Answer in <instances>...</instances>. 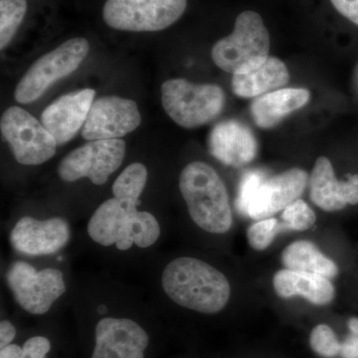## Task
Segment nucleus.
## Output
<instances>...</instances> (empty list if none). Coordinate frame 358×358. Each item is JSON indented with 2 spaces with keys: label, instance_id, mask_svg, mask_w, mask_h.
Instances as JSON below:
<instances>
[{
  "label": "nucleus",
  "instance_id": "obj_1",
  "mask_svg": "<svg viewBox=\"0 0 358 358\" xmlns=\"http://www.w3.org/2000/svg\"><path fill=\"white\" fill-rule=\"evenodd\" d=\"M162 284L176 305L204 315L220 313L229 303L231 286L226 275L192 257H179L167 264Z\"/></svg>",
  "mask_w": 358,
  "mask_h": 358
},
{
  "label": "nucleus",
  "instance_id": "obj_2",
  "mask_svg": "<svg viewBox=\"0 0 358 358\" xmlns=\"http://www.w3.org/2000/svg\"><path fill=\"white\" fill-rule=\"evenodd\" d=\"M179 189L193 222L211 234H225L233 225L229 194L213 167L202 162L187 164L179 176Z\"/></svg>",
  "mask_w": 358,
  "mask_h": 358
},
{
  "label": "nucleus",
  "instance_id": "obj_3",
  "mask_svg": "<svg viewBox=\"0 0 358 358\" xmlns=\"http://www.w3.org/2000/svg\"><path fill=\"white\" fill-rule=\"evenodd\" d=\"M88 234L96 244L110 247L115 245L121 251L134 245L140 248L152 246L160 236L159 221L148 211H138L117 199L103 202L88 222Z\"/></svg>",
  "mask_w": 358,
  "mask_h": 358
},
{
  "label": "nucleus",
  "instance_id": "obj_4",
  "mask_svg": "<svg viewBox=\"0 0 358 358\" xmlns=\"http://www.w3.org/2000/svg\"><path fill=\"white\" fill-rule=\"evenodd\" d=\"M270 35L260 14L244 11L235 21L234 30L219 40L211 56L217 67L234 74L248 73L268 58Z\"/></svg>",
  "mask_w": 358,
  "mask_h": 358
},
{
  "label": "nucleus",
  "instance_id": "obj_5",
  "mask_svg": "<svg viewBox=\"0 0 358 358\" xmlns=\"http://www.w3.org/2000/svg\"><path fill=\"white\" fill-rule=\"evenodd\" d=\"M162 101L166 114L176 124L185 129H195L221 114L225 94L218 85L173 79L162 84Z\"/></svg>",
  "mask_w": 358,
  "mask_h": 358
},
{
  "label": "nucleus",
  "instance_id": "obj_6",
  "mask_svg": "<svg viewBox=\"0 0 358 358\" xmlns=\"http://www.w3.org/2000/svg\"><path fill=\"white\" fill-rule=\"evenodd\" d=\"M89 50L90 44L86 39L72 38L45 54L21 78L14 91L16 102L30 103L38 100L55 82L75 72Z\"/></svg>",
  "mask_w": 358,
  "mask_h": 358
},
{
  "label": "nucleus",
  "instance_id": "obj_7",
  "mask_svg": "<svg viewBox=\"0 0 358 358\" xmlns=\"http://www.w3.org/2000/svg\"><path fill=\"white\" fill-rule=\"evenodd\" d=\"M186 6L187 0H107L103 16L114 29L155 32L176 22Z\"/></svg>",
  "mask_w": 358,
  "mask_h": 358
},
{
  "label": "nucleus",
  "instance_id": "obj_8",
  "mask_svg": "<svg viewBox=\"0 0 358 358\" xmlns=\"http://www.w3.org/2000/svg\"><path fill=\"white\" fill-rule=\"evenodd\" d=\"M0 129L14 157L23 166H39L56 154L55 138L24 109L16 106L8 108L2 115Z\"/></svg>",
  "mask_w": 358,
  "mask_h": 358
},
{
  "label": "nucleus",
  "instance_id": "obj_9",
  "mask_svg": "<svg viewBox=\"0 0 358 358\" xmlns=\"http://www.w3.org/2000/svg\"><path fill=\"white\" fill-rule=\"evenodd\" d=\"M6 281L16 303L31 315L48 312L66 292L64 275L60 270L47 268L36 271L23 261L10 266Z\"/></svg>",
  "mask_w": 358,
  "mask_h": 358
},
{
  "label": "nucleus",
  "instance_id": "obj_10",
  "mask_svg": "<svg viewBox=\"0 0 358 358\" xmlns=\"http://www.w3.org/2000/svg\"><path fill=\"white\" fill-rule=\"evenodd\" d=\"M126 155V143L121 138L90 141L72 150L61 160L58 174L66 182L89 178L103 185L119 169Z\"/></svg>",
  "mask_w": 358,
  "mask_h": 358
},
{
  "label": "nucleus",
  "instance_id": "obj_11",
  "mask_svg": "<svg viewBox=\"0 0 358 358\" xmlns=\"http://www.w3.org/2000/svg\"><path fill=\"white\" fill-rule=\"evenodd\" d=\"M141 117L133 100L120 96H102L94 101L82 129L87 141L115 140L140 127Z\"/></svg>",
  "mask_w": 358,
  "mask_h": 358
},
{
  "label": "nucleus",
  "instance_id": "obj_12",
  "mask_svg": "<svg viewBox=\"0 0 358 358\" xmlns=\"http://www.w3.org/2000/svg\"><path fill=\"white\" fill-rule=\"evenodd\" d=\"M310 176L301 169H291L265 178L247 209V217L253 220L271 218L289 204L300 199L308 185Z\"/></svg>",
  "mask_w": 358,
  "mask_h": 358
},
{
  "label": "nucleus",
  "instance_id": "obj_13",
  "mask_svg": "<svg viewBox=\"0 0 358 358\" xmlns=\"http://www.w3.org/2000/svg\"><path fill=\"white\" fill-rule=\"evenodd\" d=\"M91 358H145L150 338L133 320L103 317L96 324Z\"/></svg>",
  "mask_w": 358,
  "mask_h": 358
},
{
  "label": "nucleus",
  "instance_id": "obj_14",
  "mask_svg": "<svg viewBox=\"0 0 358 358\" xmlns=\"http://www.w3.org/2000/svg\"><path fill=\"white\" fill-rule=\"evenodd\" d=\"M69 239V224L61 217L38 220L24 216L10 232L13 248L29 256L51 255L64 248Z\"/></svg>",
  "mask_w": 358,
  "mask_h": 358
},
{
  "label": "nucleus",
  "instance_id": "obj_15",
  "mask_svg": "<svg viewBox=\"0 0 358 358\" xmlns=\"http://www.w3.org/2000/svg\"><path fill=\"white\" fill-rule=\"evenodd\" d=\"M308 188L313 203L324 211H338L358 203V174H348L338 180L333 164L326 157H320L315 162Z\"/></svg>",
  "mask_w": 358,
  "mask_h": 358
},
{
  "label": "nucleus",
  "instance_id": "obj_16",
  "mask_svg": "<svg viewBox=\"0 0 358 358\" xmlns=\"http://www.w3.org/2000/svg\"><path fill=\"white\" fill-rule=\"evenodd\" d=\"M95 95L94 90H79L61 96L43 110L41 122L58 145H65L83 128Z\"/></svg>",
  "mask_w": 358,
  "mask_h": 358
},
{
  "label": "nucleus",
  "instance_id": "obj_17",
  "mask_svg": "<svg viewBox=\"0 0 358 358\" xmlns=\"http://www.w3.org/2000/svg\"><path fill=\"white\" fill-rule=\"evenodd\" d=\"M210 154L232 167L246 166L255 159L258 143L253 131L242 122L229 120L219 122L208 138Z\"/></svg>",
  "mask_w": 358,
  "mask_h": 358
},
{
  "label": "nucleus",
  "instance_id": "obj_18",
  "mask_svg": "<svg viewBox=\"0 0 358 358\" xmlns=\"http://www.w3.org/2000/svg\"><path fill=\"white\" fill-rule=\"evenodd\" d=\"M273 287L280 298L301 296L315 306L329 305L336 296V289L329 278L288 268L275 273Z\"/></svg>",
  "mask_w": 358,
  "mask_h": 358
},
{
  "label": "nucleus",
  "instance_id": "obj_19",
  "mask_svg": "<svg viewBox=\"0 0 358 358\" xmlns=\"http://www.w3.org/2000/svg\"><path fill=\"white\" fill-rule=\"evenodd\" d=\"M306 89H280L256 98L251 105V115L259 128L272 129L292 113L310 101Z\"/></svg>",
  "mask_w": 358,
  "mask_h": 358
},
{
  "label": "nucleus",
  "instance_id": "obj_20",
  "mask_svg": "<svg viewBox=\"0 0 358 358\" xmlns=\"http://www.w3.org/2000/svg\"><path fill=\"white\" fill-rule=\"evenodd\" d=\"M289 81L286 64L280 59L268 57L256 69L233 75L232 91L240 98H258L286 86Z\"/></svg>",
  "mask_w": 358,
  "mask_h": 358
},
{
  "label": "nucleus",
  "instance_id": "obj_21",
  "mask_svg": "<svg viewBox=\"0 0 358 358\" xmlns=\"http://www.w3.org/2000/svg\"><path fill=\"white\" fill-rule=\"evenodd\" d=\"M281 260L288 270L312 273L329 279H334L339 272L336 264L308 240H299L288 245L282 251Z\"/></svg>",
  "mask_w": 358,
  "mask_h": 358
},
{
  "label": "nucleus",
  "instance_id": "obj_22",
  "mask_svg": "<svg viewBox=\"0 0 358 358\" xmlns=\"http://www.w3.org/2000/svg\"><path fill=\"white\" fill-rule=\"evenodd\" d=\"M148 182V169L140 162L129 164L113 185L115 199L138 206L140 197Z\"/></svg>",
  "mask_w": 358,
  "mask_h": 358
},
{
  "label": "nucleus",
  "instance_id": "obj_23",
  "mask_svg": "<svg viewBox=\"0 0 358 358\" xmlns=\"http://www.w3.org/2000/svg\"><path fill=\"white\" fill-rule=\"evenodd\" d=\"M27 11L26 0L0 1V49H4L13 38Z\"/></svg>",
  "mask_w": 358,
  "mask_h": 358
},
{
  "label": "nucleus",
  "instance_id": "obj_24",
  "mask_svg": "<svg viewBox=\"0 0 358 358\" xmlns=\"http://www.w3.org/2000/svg\"><path fill=\"white\" fill-rule=\"evenodd\" d=\"M282 230L307 231L317 221L315 211L303 199H298L282 210Z\"/></svg>",
  "mask_w": 358,
  "mask_h": 358
},
{
  "label": "nucleus",
  "instance_id": "obj_25",
  "mask_svg": "<svg viewBox=\"0 0 358 358\" xmlns=\"http://www.w3.org/2000/svg\"><path fill=\"white\" fill-rule=\"evenodd\" d=\"M282 225L275 217L262 219L249 226L247 240L252 249L264 251L270 247L278 233L281 232Z\"/></svg>",
  "mask_w": 358,
  "mask_h": 358
},
{
  "label": "nucleus",
  "instance_id": "obj_26",
  "mask_svg": "<svg viewBox=\"0 0 358 358\" xmlns=\"http://www.w3.org/2000/svg\"><path fill=\"white\" fill-rule=\"evenodd\" d=\"M310 345L313 352L322 357L333 358L341 353V343L333 329L327 324L313 327L310 336Z\"/></svg>",
  "mask_w": 358,
  "mask_h": 358
},
{
  "label": "nucleus",
  "instance_id": "obj_27",
  "mask_svg": "<svg viewBox=\"0 0 358 358\" xmlns=\"http://www.w3.org/2000/svg\"><path fill=\"white\" fill-rule=\"evenodd\" d=\"M51 350V343L45 336H33L25 341L22 348L13 345L0 350V358H46Z\"/></svg>",
  "mask_w": 358,
  "mask_h": 358
},
{
  "label": "nucleus",
  "instance_id": "obj_28",
  "mask_svg": "<svg viewBox=\"0 0 358 358\" xmlns=\"http://www.w3.org/2000/svg\"><path fill=\"white\" fill-rule=\"evenodd\" d=\"M265 178V176L261 171H247L242 176L236 200L237 210L242 215L246 216L250 202Z\"/></svg>",
  "mask_w": 358,
  "mask_h": 358
},
{
  "label": "nucleus",
  "instance_id": "obj_29",
  "mask_svg": "<svg viewBox=\"0 0 358 358\" xmlns=\"http://www.w3.org/2000/svg\"><path fill=\"white\" fill-rule=\"evenodd\" d=\"M331 2L341 15L358 25V0H331Z\"/></svg>",
  "mask_w": 358,
  "mask_h": 358
},
{
  "label": "nucleus",
  "instance_id": "obj_30",
  "mask_svg": "<svg viewBox=\"0 0 358 358\" xmlns=\"http://www.w3.org/2000/svg\"><path fill=\"white\" fill-rule=\"evenodd\" d=\"M16 336V329L8 320L0 322V350L10 345Z\"/></svg>",
  "mask_w": 358,
  "mask_h": 358
},
{
  "label": "nucleus",
  "instance_id": "obj_31",
  "mask_svg": "<svg viewBox=\"0 0 358 358\" xmlns=\"http://www.w3.org/2000/svg\"><path fill=\"white\" fill-rule=\"evenodd\" d=\"M343 358H358V336L350 334L341 343V353Z\"/></svg>",
  "mask_w": 358,
  "mask_h": 358
},
{
  "label": "nucleus",
  "instance_id": "obj_32",
  "mask_svg": "<svg viewBox=\"0 0 358 358\" xmlns=\"http://www.w3.org/2000/svg\"><path fill=\"white\" fill-rule=\"evenodd\" d=\"M348 329L352 334L358 336V317H352L348 322Z\"/></svg>",
  "mask_w": 358,
  "mask_h": 358
}]
</instances>
